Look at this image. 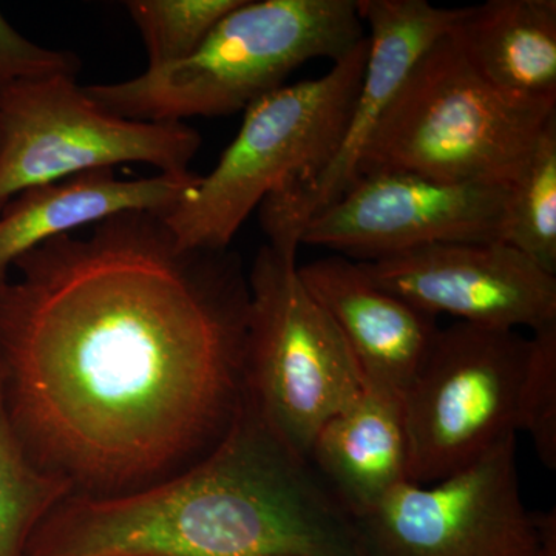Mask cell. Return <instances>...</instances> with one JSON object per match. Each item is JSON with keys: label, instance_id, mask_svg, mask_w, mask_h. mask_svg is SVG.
Masks as SVG:
<instances>
[{"label": "cell", "instance_id": "19", "mask_svg": "<svg viewBox=\"0 0 556 556\" xmlns=\"http://www.w3.org/2000/svg\"><path fill=\"white\" fill-rule=\"evenodd\" d=\"M243 0H129L126 9L148 51L149 70L167 67L199 50Z\"/></svg>", "mask_w": 556, "mask_h": 556}, {"label": "cell", "instance_id": "21", "mask_svg": "<svg viewBox=\"0 0 556 556\" xmlns=\"http://www.w3.org/2000/svg\"><path fill=\"white\" fill-rule=\"evenodd\" d=\"M79 72L80 61L75 53L50 50L31 42L14 30L0 13V89L53 76L76 78Z\"/></svg>", "mask_w": 556, "mask_h": 556}, {"label": "cell", "instance_id": "5", "mask_svg": "<svg viewBox=\"0 0 556 556\" xmlns=\"http://www.w3.org/2000/svg\"><path fill=\"white\" fill-rule=\"evenodd\" d=\"M368 38L324 76L270 91L244 110L217 166L160 214L181 247L228 249L273 190L313 177L346 129L367 64Z\"/></svg>", "mask_w": 556, "mask_h": 556}, {"label": "cell", "instance_id": "9", "mask_svg": "<svg viewBox=\"0 0 556 556\" xmlns=\"http://www.w3.org/2000/svg\"><path fill=\"white\" fill-rule=\"evenodd\" d=\"M354 521L369 556H532L538 544L517 434L434 484L404 482Z\"/></svg>", "mask_w": 556, "mask_h": 556}, {"label": "cell", "instance_id": "8", "mask_svg": "<svg viewBox=\"0 0 556 556\" xmlns=\"http://www.w3.org/2000/svg\"><path fill=\"white\" fill-rule=\"evenodd\" d=\"M529 351L530 339L515 329L464 321L439 329L402 393L409 482L442 481L518 434Z\"/></svg>", "mask_w": 556, "mask_h": 556}, {"label": "cell", "instance_id": "6", "mask_svg": "<svg viewBox=\"0 0 556 556\" xmlns=\"http://www.w3.org/2000/svg\"><path fill=\"white\" fill-rule=\"evenodd\" d=\"M248 287L244 393L278 437L308 457L318 430L361 394L364 378L300 278L298 251L260 248Z\"/></svg>", "mask_w": 556, "mask_h": 556}, {"label": "cell", "instance_id": "12", "mask_svg": "<svg viewBox=\"0 0 556 556\" xmlns=\"http://www.w3.org/2000/svg\"><path fill=\"white\" fill-rule=\"evenodd\" d=\"M380 288L438 317L532 331L556 325V276L501 241H456L361 262Z\"/></svg>", "mask_w": 556, "mask_h": 556}, {"label": "cell", "instance_id": "3", "mask_svg": "<svg viewBox=\"0 0 556 556\" xmlns=\"http://www.w3.org/2000/svg\"><path fill=\"white\" fill-rule=\"evenodd\" d=\"M365 38L357 0H243L186 60L86 90L127 119L217 118L244 112L308 61L342 60Z\"/></svg>", "mask_w": 556, "mask_h": 556}, {"label": "cell", "instance_id": "2", "mask_svg": "<svg viewBox=\"0 0 556 556\" xmlns=\"http://www.w3.org/2000/svg\"><path fill=\"white\" fill-rule=\"evenodd\" d=\"M24 556L369 555L353 515L308 457L244 397L199 463L126 495L64 497Z\"/></svg>", "mask_w": 556, "mask_h": 556}, {"label": "cell", "instance_id": "13", "mask_svg": "<svg viewBox=\"0 0 556 556\" xmlns=\"http://www.w3.org/2000/svg\"><path fill=\"white\" fill-rule=\"evenodd\" d=\"M300 278L345 339L364 386L401 394L437 339V317L369 278L361 262L332 254L299 266Z\"/></svg>", "mask_w": 556, "mask_h": 556}, {"label": "cell", "instance_id": "22", "mask_svg": "<svg viewBox=\"0 0 556 556\" xmlns=\"http://www.w3.org/2000/svg\"><path fill=\"white\" fill-rule=\"evenodd\" d=\"M538 544L532 556H556V510L535 514Z\"/></svg>", "mask_w": 556, "mask_h": 556}, {"label": "cell", "instance_id": "20", "mask_svg": "<svg viewBox=\"0 0 556 556\" xmlns=\"http://www.w3.org/2000/svg\"><path fill=\"white\" fill-rule=\"evenodd\" d=\"M519 431L532 438L541 463L556 468V325L533 331L521 391Z\"/></svg>", "mask_w": 556, "mask_h": 556}, {"label": "cell", "instance_id": "7", "mask_svg": "<svg viewBox=\"0 0 556 556\" xmlns=\"http://www.w3.org/2000/svg\"><path fill=\"white\" fill-rule=\"evenodd\" d=\"M203 138L185 123H146L101 108L76 78L0 89V211L36 186L139 163L189 174Z\"/></svg>", "mask_w": 556, "mask_h": 556}, {"label": "cell", "instance_id": "15", "mask_svg": "<svg viewBox=\"0 0 556 556\" xmlns=\"http://www.w3.org/2000/svg\"><path fill=\"white\" fill-rule=\"evenodd\" d=\"M308 459L353 518L375 507L396 486L409 482L401 394L364 386L318 430Z\"/></svg>", "mask_w": 556, "mask_h": 556}, {"label": "cell", "instance_id": "18", "mask_svg": "<svg viewBox=\"0 0 556 556\" xmlns=\"http://www.w3.org/2000/svg\"><path fill=\"white\" fill-rule=\"evenodd\" d=\"M67 482L33 463L0 396V556H24L36 527L64 497Z\"/></svg>", "mask_w": 556, "mask_h": 556}, {"label": "cell", "instance_id": "1", "mask_svg": "<svg viewBox=\"0 0 556 556\" xmlns=\"http://www.w3.org/2000/svg\"><path fill=\"white\" fill-rule=\"evenodd\" d=\"M0 285V396L36 466L108 497L208 455L244 397L248 273L129 212L31 249ZM11 269V270H13Z\"/></svg>", "mask_w": 556, "mask_h": 556}, {"label": "cell", "instance_id": "14", "mask_svg": "<svg viewBox=\"0 0 556 556\" xmlns=\"http://www.w3.org/2000/svg\"><path fill=\"white\" fill-rule=\"evenodd\" d=\"M197 175L119 178L113 169L84 172L24 190L0 211V285L14 263L51 239L129 212L163 214L182 199Z\"/></svg>", "mask_w": 556, "mask_h": 556}, {"label": "cell", "instance_id": "11", "mask_svg": "<svg viewBox=\"0 0 556 556\" xmlns=\"http://www.w3.org/2000/svg\"><path fill=\"white\" fill-rule=\"evenodd\" d=\"M508 186L450 185L408 172L357 177L311 219L300 244L361 262L456 241H501Z\"/></svg>", "mask_w": 556, "mask_h": 556}, {"label": "cell", "instance_id": "4", "mask_svg": "<svg viewBox=\"0 0 556 556\" xmlns=\"http://www.w3.org/2000/svg\"><path fill=\"white\" fill-rule=\"evenodd\" d=\"M555 116L554 101L521 100L490 86L447 33L409 72L357 177L408 172L450 185L510 186Z\"/></svg>", "mask_w": 556, "mask_h": 556}, {"label": "cell", "instance_id": "17", "mask_svg": "<svg viewBox=\"0 0 556 556\" xmlns=\"http://www.w3.org/2000/svg\"><path fill=\"white\" fill-rule=\"evenodd\" d=\"M501 243L556 276V116L508 186Z\"/></svg>", "mask_w": 556, "mask_h": 556}, {"label": "cell", "instance_id": "16", "mask_svg": "<svg viewBox=\"0 0 556 556\" xmlns=\"http://www.w3.org/2000/svg\"><path fill=\"white\" fill-rule=\"evenodd\" d=\"M450 38L490 86L556 102L555 0H489L463 7Z\"/></svg>", "mask_w": 556, "mask_h": 556}, {"label": "cell", "instance_id": "10", "mask_svg": "<svg viewBox=\"0 0 556 556\" xmlns=\"http://www.w3.org/2000/svg\"><path fill=\"white\" fill-rule=\"evenodd\" d=\"M369 28L367 64L346 129L328 163L313 177L273 190L258 206L270 247L294 249L306 225L342 195L358 175L380 121L409 72L439 38L452 30L460 9L427 0H357Z\"/></svg>", "mask_w": 556, "mask_h": 556}]
</instances>
